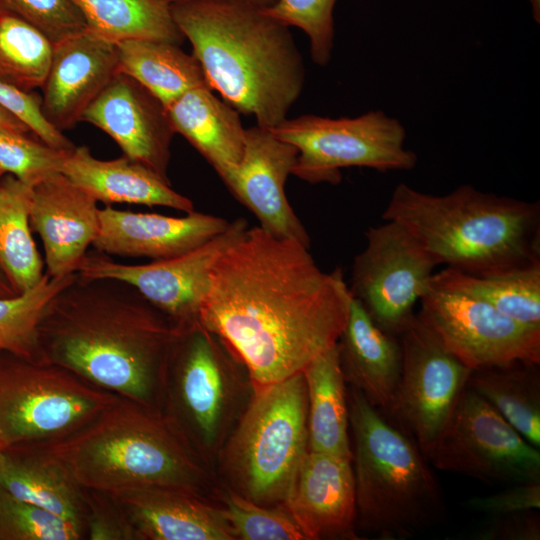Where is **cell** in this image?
Listing matches in <instances>:
<instances>
[{
    "label": "cell",
    "mask_w": 540,
    "mask_h": 540,
    "mask_svg": "<svg viewBox=\"0 0 540 540\" xmlns=\"http://www.w3.org/2000/svg\"><path fill=\"white\" fill-rule=\"evenodd\" d=\"M309 249L249 227L211 271L200 322L236 351L256 386L301 373L346 324L342 272L322 271Z\"/></svg>",
    "instance_id": "1"
},
{
    "label": "cell",
    "mask_w": 540,
    "mask_h": 540,
    "mask_svg": "<svg viewBox=\"0 0 540 540\" xmlns=\"http://www.w3.org/2000/svg\"><path fill=\"white\" fill-rule=\"evenodd\" d=\"M186 327L124 281L76 273L41 318L39 358L161 411L169 362Z\"/></svg>",
    "instance_id": "2"
},
{
    "label": "cell",
    "mask_w": 540,
    "mask_h": 540,
    "mask_svg": "<svg viewBox=\"0 0 540 540\" xmlns=\"http://www.w3.org/2000/svg\"><path fill=\"white\" fill-rule=\"evenodd\" d=\"M170 9L212 90L260 127L287 118L306 77L289 26L244 1L189 0Z\"/></svg>",
    "instance_id": "3"
},
{
    "label": "cell",
    "mask_w": 540,
    "mask_h": 540,
    "mask_svg": "<svg viewBox=\"0 0 540 540\" xmlns=\"http://www.w3.org/2000/svg\"><path fill=\"white\" fill-rule=\"evenodd\" d=\"M28 446L54 457L85 488H167L218 504L213 466L161 411L121 396L74 433Z\"/></svg>",
    "instance_id": "4"
},
{
    "label": "cell",
    "mask_w": 540,
    "mask_h": 540,
    "mask_svg": "<svg viewBox=\"0 0 540 540\" xmlns=\"http://www.w3.org/2000/svg\"><path fill=\"white\" fill-rule=\"evenodd\" d=\"M383 220L405 226L438 265L488 275L540 262V205L461 185L444 195L398 184Z\"/></svg>",
    "instance_id": "5"
},
{
    "label": "cell",
    "mask_w": 540,
    "mask_h": 540,
    "mask_svg": "<svg viewBox=\"0 0 540 540\" xmlns=\"http://www.w3.org/2000/svg\"><path fill=\"white\" fill-rule=\"evenodd\" d=\"M347 400L357 531L402 540L439 525L443 493L418 444L356 388Z\"/></svg>",
    "instance_id": "6"
},
{
    "label": "cell",
    "mask_w": 540,
    "mask_h": 540,
    "mask_svg": "<svg viewBox=\"0 0 540 540\" xmlns=\"http://www.w3.org/2000/svg\"><path fill=\"white\" fill-rule=\"evenodd\" d=\"M307 451V390L301 372L255 385L214 470L220 485L240 496L267 507L283 506Z\"/></svg>",
    "instance_id": "7"
},
{
    "label": "cell",
    "mask_w": 540,
    "mask_h": 540,
    "mask_svg": "<svg viewBox=\"0 0 540 540\" xmlns=\"http://www.w3.org/2000/svg\"><path fill=\"white\" fill-rule=\"evenodd\" d=\"M254 391L244 361L224 338L199 321L184 328L175 345L161 412L214 468L219 450Z\"/></svg>",
    "instance_id": "8"
},
{
    "label": "cell",
    "mask_w": 540,
    "mask_h": 540,
    "mask_svg": "<svg viewBox=\"0 0 540 540\" xmlns=\"http://www.w3.org/2000/svg\"><path fill=\"white\" fill-rule=\"evenodd\" d=\"M118 397L60 365L0 351V448L66 437Z\"/></svg>",
    "instance_id": "9"
},
{
    "label": "cell",
    "mask_w": 540,
    "mask_h": 540,
    "mask_svg": "<svg viewBox=\"0 0 540 540\" xmlns=\"http://www.w3.org/2000/svg\"><path fill=\"white\" fill-rule=\"evenodd\" d=\"M270 131L297 148L292 174L313 184H338L342 168L411 170L417 163V155L404 145L403 125L381 110L354 118L301 115Z\"/></svg>",
    "instance_id": "10"
},
{
    "label": "cell",
    "mask_w": 540,
    "mask_h": 540,
    "mask_svg": "<svg viewBox=\"0 0 540 540\" xmlns=\"http://www.w3.org/2000/svg\"><path fill=\"white\" fill-rule=\"evenodd\" d=\"M435 469L489 484L540 481V451L467 386L436 439L422 451Z\"/></svg>",
    "instance_id": "11"
},
{
    "label": "cell",
    "mask_w": 540,
    "mask_h": 540,
    "mask_svg": "<svg viewBox=\"0 0 540 540\" xmlns=\"http://www.w3.org/2000/svg\"><path fill=\"white\" fill-rule=\"evenodd\" d=\"M352 264L350 295L385 331L398 335L429 288L435 259L401 223L384 220L365 232Z\"/></svg>",
    "instance_id": "12"
},
{
    "label": "cell",
    "mask_w": 540,
    "mask_h": 540,
    "mask_svg": "<svg viewBox=\"0 0 540 540\" xmlns=\"http://www.w3.org/2000/svg\"><path fill=\"white\" fill-rule=\"evenodd\" d=\"M397 336L402 370L387 419L395 420L424 451L450 418L472 369L449 352L416 313Z\"/></svg>",
    "instance_id": "13"
},
{
    "label": "cell",
    "mask_w": 540,
    "mask_h": 540,
    "mask_svg": "<svg viewBox=\"0 0 540 540\" xmlns=\"http://www.w3.org/2000/svg\"><path fill=\"white\" fill-rule=\"evenodd\" d=\"M417 317L472 370L513 362L540 364V327L518 322L490 304L429 285Z\"/></svg>",
    "instance_id": "14"
},
{
    "label": "cell",
    "mask_w": 540,
    "mask_h": 540,
    "mask_svg": "<svg viewBox=\"0 0 540 540\" xmlns=\"http://www.w3.org/2000/svg\"><path fill=\"white\" fill-rule=\"evenodd\" d=\"M248 228L246 219L237 218L230 221L224 231L200 246L148 264L118 263L94 249L86 253L76 273L86 278L124 281L174 322L184 327L191 326L200 321L214 265Z\"/></svg>",
    "instance_id": "15"
},
{
    "label": "cell",
    "mask_w": 540,
    "mask_h": 540,
    "mask_svg": "<svg viewBox=\"0 0 540 540\" xmlns=\"http://www.w3.org/2000/svg\"><path fill=\"white\" fill-rule=\"evenodd\" d=\"M297 156L295 146L277 138L270 129L255 125L246 129L241 161L222 181L256 216L261 228L310 248L306 228L285 193Z\"/></svg>",
    "instance_id": "16"
},
{
    "label": "cell",
    "mask_w": 540,
    "mask_h": 540,
    "mask_svg": "<svg viewBox=\"0 0 540 540\" xmlns=\"http://www.w3.org/2000/svg\"><path fill=\"white\" fill-rule=\"evenodd\" d=\"M81 121L108 134L123 155L169 181L175 132L165 106L130 76L118 72L84 112Z\"/></svg>",
    "instance_id": "17"
},
{
    "label": "cell",
    "mask_w": 540,
    "mask_h": 540,
    "mask_svg": "<svg viewBox=\"0 0 540 540\" xmlns=\"http://www.w3.org/2000/svg\"><path fill=\"white\" fill-rule=\"evenodd\" d=\"M283 506L306 540H359L351 459L308 450Z\"/></svg>",
    "instance_id": "18"
},
{
    "label": "cell",
    "mask_w": 540,
    "mask_h": 540,
    "mask_svg": "<svg viewBox=\"0 0 540 540\" xmlns=\"http://www.w3.org/2000/svg\"><path fill=\"white\" fill-rule=\"evenodd\" d=\"M117 73L116 43L89 28L53 44L41 87L44 118L61 132L73 127Z\"/></svg>",
    "instance_id": "19"
},
{
    "label": "cell",
    "mask_w": 540,
    "mask_h": 540,
    "mask_svg": "<svg viewBox=\"0 0 540 540\" xmlns=\"http://www.w3.org/2000/svg\"><path fill=\"white\" fill-rule=\"evenodd\" d=\"M29 223L42 240L46 273L66 277L78 271L98 234L99 208L92 196L60 172L33 186Z\"/></svg>",
    "instance_id": "20"
},
{
    "label": "cell",
    "mask_w": 540,
    "mask_h": 540,
    "mask_svg": "<svg viewBox=\"0 0 540 540\" xmlns=\"http://www.w3.org/2000/svg\"><path fill=\"white\" fill-rule=\"evenodd\" d=\"M99 231L92 244L107 255L162 260L186 253L224 231L230 221L201 212L170 217L99 208Z\"/></svg>",
    "instance_id": "21"
},
{
    "label": "cell",
    "mask_w": 540,
    "mask_h": 540,
    "mask_svg": "<svg viewBox=\"0 0 540 540\" xmlns=\"http://www.w3.org/2000/svg\"><path fill=\"white\" fill-rule=\"evenodd\" d=\"M138 540H235L221 506L199 495L167 488L112 493Z\"/></svg>",
    "instance_id": "22"
},
{
    "label": "cell",
    "mask_w": 540,
    "mask_h": 540,
    "mask_svg": "<svg viewBox=\"0 0 540 540\" xmlns=\"http://www.w3.org/2000/svg\"><path fill=\"white\" fill-rule=\"evenodd\" d=\"M336 344L346 383L387 418L402 370L398 336L379 327L350 295L347 321Z\"/></svg>",
    "instance_id": "23"
},
{
    "label": "cell",
    "mask_w": 540,
    "mask_h": 540,
    "mask_svg": "<svg viewBox=\"0 0 540 540\" xmlns=\"http://www.w3.org/2000/svg\"><path fill=\"white\" fill-rule=\"evenodd\" d=\"M61 173L97 202L163 206L184 213L195 211L193 202L175 191L170 181L125 155L100 160L87 146H75Z\"/></svg>",
    "instance_id": "24"
},
{
    "label": "cell",
    "mask_w": 540,
    "mask_h": 540,
    "mask_svg": "<svg viewBox=\"0 0 540 540\" xmlns=\"http://www.w3.org/2000/svg\"><path fill=\"white\" fill-rule=\"evenodd\" d=\"M208 86L190 89L166 107L175 133L181 134L224 179L241 161L246 129L239 112Z\"/></svg>",
    "instance_id": "25"
},
{
    "label": "cell",
    "mask_w": 540,
    "mask_h": 540,
    "mask_svg": "<svg viewBox=\"0 0 540 540\" xmlns=\"http://www.w3.org/2000/svg\"><path fill=\"white\" fill-rule=\"evenodd\" d=\"M0 486L15 497L80 527L83 487L54 457L33 446L0 448Z\"/></svg>",
    "instance_id": "26"
},
{
    "label": "cell",
    "mask_w": 540,
    "mask_h": 540,
    "mask_svg": "<svg viewBox=\"0 0 540 540\" xmlns=\"http://www.w3.org/2000/svg\"><path fill=\"white\" fill-rule=\"evenodd\" d=\"M307 390L308 450L352 460L346 381L337 344L302 371Z\"/></svg>",
    "instance_id": "27"
},
{
    "label": "cell",
    "mask_w": 540,
    "mask_h": 540,
    "mask_svg": "<svg viewBox=\"0 0 540 540\" xmlns=\"http://www.w3.org/2000/svg\"><path fill=\"white\" fill-rule=\"evenodd\" d=\"M118 72L139 82L165 106L186 91L208 86L194 56L180 45L149 39H126L116 43Z\"/></svg>",
    "instance_id": "28"
},
{
    "label": "cell",
    "mask_w": 540,
    "mask_h": 540,
    "mask_svg": "<svg viewBox=\"0 0 540 540\" xmlns=\"http://www.w3.org/2000/svg\"><path fill=\"white\" fill-rule=\"evenodd\" d=\"M519 434L540 447L539 364L513 362L472 370L467 385Z\"/></svg>",
    "instance_id": "29"
},
{
    "label": "cell",
    "mask_w": 540,
    "mask_h": 540,
    "mask_svg": "<svg viewBox=\"0 0 540 540\" xmlns=\"http://www.w3.org/2000/svg\"><path fill=\"white\" fill-rule=\"evenodd\" d=\"M429 285L480 299L518 322L540 327V262L488 275L446 267Z\"/></svg>",
    "instance_id": "30"
},
{
    "label": "cell",
    "mask_w": 540,
    "mask_h": 540,
    "mask_svg": "<svg viewBox=\"0 0 540 540\" xmlns=\"http://www.w3.org/2000/svg\"><path fill=\"white\" fill-rule=\"evenodd\" d=\"M32 188L12 175L0 181V266L18 294L45 274L29 223Z\"/></svg>",
    "instance_id": "31"
},
{
    "label": "cell",
    "mask_w": 540,
    "mask_h": 540,
    "mask_svg": "<svg viewBox=\"0 0 540 540\" xmlns=\"http://www.w3.org/2000/svg\"><path fill=\"white\" fill-rule=\"evenodd\" d=\"M88 28L114 42L149 39L180 45L184 36L162 0H74Z\"/></svg>",
    "instance_id": "32"
},
{
    "label": "cell",
    "mask_w": 540,
    "mask_h": 540,
    "mask_svg": "<svg viewBox=\"0 0 540 540\" xmlns=\"http://www.w3.org/2000/svg\"><path fill=\"white\" fill-rule=\"evenodd\" d=\"M52 43L17 15L0 8V82L23 92L41 89Z\"/></svg>",
    "instance_id": "33"
},
{
    "label": "cell",
    "mask_w": 540,
    "mask_h": 540,
    "mask_svg": "<svg viewBox=\"0 0 540 540\" xmlns=\"http://www.w3.org/2000/svg\"><path fill=\"white\" fill-rule=\"evenodd\" d=\"M76 273L51 278L46 272L30 290L0 297V351L29 359L39 358L38 326L53 297L75 278Z\"/></svg>",
    "instance_id": "34"
},
{
    "label": "cell",
    "mask_w": 540,
    "mask_h": 540,
    "mask_svg": "<svg viewBox=\"0 0 540 540\" xmlns=\"http://www.w3.org/2000/svg\"><path fill=\"white\" fill-rule=\"evenodd\" d=\"M218 504L235 540H306L284 506L257 504L222 485Z\"/></svg>",
    "instance_id": "35"
},
{
    "label": "cell",
    "mask_w": 540,
    "mask_h": 540,
    "mask_svg": "<svg viewBox=\"0 0 540 540\" xmlns=\"http://www.w3.org/2000/svg\"><path fill=\"white\" fill-rule=\"evenodd\" d=\"M70 152L50 146L32 132L0 129V173L32 187L62 172Z\"/></svg>",
    "instance_id": "36"
},
{
    "label": "cell",
    "mask_w": 540,
    "mask_h": 540,
    "mask_svg": "<svg viewBox=\"0 0 540 540\" xmlns=\"http://www.w3.org/2000/svg\"><path fill=\"white\" fill-rule=\"evenodd\" d=\"M84 531L0 486V540H80Z\"/></svg>",
    "instance_id": "37"
},
{
    "label": "cell",
    "mask_w": 540,
    "mask_h": 540,
    "mask_svg": "<svg viewBox=\"0 0 540 540\" xmlns=\"http://www.w3.org/2000/svg\"><path fill=\"white\" fill-rule=\"evenodd\" d=\"M337 0H278L264 11L279 22L305 32L312 60L328 64L334 44V7Z\"/></svg>",
    "instance_id": "38"
},
{
    "label": "cell",
    "mask_w": 540,
    "mask_h": 540,
    "mask_svg": "<svg viewBox=\"0 0 540 540\" xmlns=\"http://www.w3.org/2000/svg\"><path fill=\"white\" fill-rule=\"evenodd\" d=\"M0 8L32 25L52 45L88 28L74 0H0Z\"/></svg>",
    "instance_id": "39"
},
{
    "label": "cell",
    "mask_w": 540,
    "mask_h": 540,
    "mask_svg": "<svg viewBox=\"0 0 540 540\" xmlns=\"http://www.w3.org/2000/svg\"><path fill=\"white\" fill-rule=\"evenodd\" d=\"M85 539L138 540L120 502L110 492L83 487Z\"/></svg>",
    "instance_id": "40"
},
{
    "label": "cell",
    "mask_w": 540,
    "mask_h": 540,
    "mask_svg": "<svg viewBox=\"0 0 540 540\" xmlns=\"http://www.w3.org/2000/svg\"><path fill=\"white\" fill-rule=\"evenodd\" d=\"M0 106L20 119L30 131L52 147L72 151L74 144L44 118L41 96L23 92L0 82Z\"/></svg>",
    "instance_id": "41"
},
{
    "label": "cell",
    "mask_w": 540,
    "mask_h": 540,
    "mask_svg": "<svg viewBox=\"0 0 540 540\" xmlns=\"http://www.w3.org/2000/svg\"><path fill=\"white\" fill-rule=\"evenodd\" d=\"M465 506L492 516L535 511L540 507V481L518 483L496 494L475 496L468 499Z\"/></svg>",
    "instance_id": "42"
},
{
    "label": "cell",
    "mask_w": 540,
    "mask_h": 540,
    "mask_svg": "<svg viewBox=\"0 0 540 540\" xmlns=\"http://www.w3.org/2000/svg\"><path fill=\"white\" fill-rule=\"evenodd\" d=\"M528 512L496 516L493 524L484 528L480 539L536 540L540 537L539 518Z\"/></svg>",
    "instance_id": "43"
},
{
    "label": "cell",
    "mask_w": 540,
    "mask_h": 540,
    "mask_svg": "<svg viewBox=\"0 0 540 540\" xmlns=\"http://www.w3.org/2000/svg\"><path fill=\"white\" fill-rule=\"evenodd\" d=\"M0 129L31 132L30 129L17 117L0 106Z\"/></svg>",
    "instance_id": "44"
},
{
    "label": "cell",
    "mask_w": 540,
    "mask_h": 540,
    "mask_svg": "<svg viewBox=\"0 0 540 540\" xmlns=\"http://www.w3.org/2000/svg\"><path fill=\"white\" fill-rule=\"evenodd\" d=\"M8 277L0 266V297L7 298L17 295Z\"/></svg>",
    "instance_id": "45"
},
{
    "label": "cell",
    "mask_w": 540,
    "mask_h": 540,
    "mask_svg": "<svg viewBox=\"0 0 540 540\" xmlns=\"http://www.w3.org/2000/svg\"><path fill=\"white\" fill-rule=\"evenodd\" d=\"M162 1H164V2H166L168 4H172V3H176V2L189 1V0H162ZM234 1L249 2V3H252L254 5L263 7V8H268V7L273 6L278 0H234Z\"/></svg>",
    "instance_id": "46"
},
{
    "label": "cell",
    "mask_w": 540,
    "mask_h": 540,
    "mask_svg": "<svg viewBox=\"0 0 540 540\" xmlns=\"http://www.w3.org/2000/svg\"><path fill=\"white\" fill-rule=\"evenodd\" d=\"M532 7V13L535 21L540 22V0H529Z\"/></svg>",
    "instance_id": "47"
},
{
    "label": "cell",
    "mask_w": 540,
    "mask_h": 540,
    "mask_svg": "<svg viewBox=\"0 0 540 540\" xmlns=\"http://www.w3.org/2000/svg\"><path fill=\"white\" fill-rule=\"evenodd\" d=\"M2 176V174L0 173V177Z\"/></svg>",
    "instance_id": "48"
}]
</instances>
